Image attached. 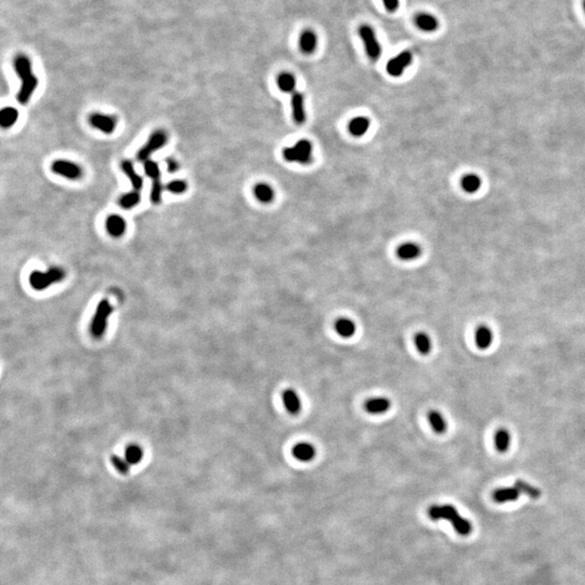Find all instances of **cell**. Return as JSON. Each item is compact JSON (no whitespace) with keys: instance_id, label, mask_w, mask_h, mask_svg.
<instances>
[{"instance_id":"2e32d148","label":"cell","mask_w":585,"mask_h":585,"mask_svg":"<svg viewBox=\"0 0 585 585\" xmlns=\"http://www.w3.org/2000/svg\"><path fill=\"white\" fill-rule=\"evenodd\" d=\"M461 186L468 194H475L480 191L481 186H483V179L475 173H469L462 177Z\"/></svg>"},{"instance_id":"52a82bcc","label":"cell","mask_w":585,"mask_h":585,"mask_svg":"<svg viewBox=\"0 0 585 585\" xmlns=\"http://www.w3.org/2000/svg\"><path fill=\"white\" fill-rule=\"evenodd\" d=\"M167 142V135L163 130H156L150 136L147 143L141 148L137 153V159L139 162L145 163L150 159V156L156 151L162 149Z\"/></svg>"},{"instance_id":"d6a6232c","label":"cell","mask_w":585,"mask_h":585,"mask_svg":"<svg viewBox=\"0 0 585 585\" xmlns=\"http://www.w3.org/2000/svg\"><path fill=\"white\" fill-rule=\"evenodd\" d=\"M515 487L519 490V492L525 493L526 495L530 496L533 499H537L542 495V492L539 488L531 486L530 484L526 483L525 480H517L515 483Z\"/></svg>"},{"instance_id":"9c48e42d","label":"cell","mask_w":585,"mask_h":585,"mask_svg":"<svg viewBox=\"0 0 585 585\" xmlns=\"http://www.w3.org/2000/svg\"><path fill=\"white\" fill-rule=\"evenodd\" d=\"M413 59V55L410 51H403L400 54L395 55L393 59L389 60V62L387 63V72H388L389 75L393 77H398L401 76L402 73L404 72V70L407 69L409 65L411 64Z\"/></svg>"},{"instance_id":"7c38bea8","label":"cell","mask_w":585,"mask_h":585,"mask_svg":"<svg viewBox=\"0 0 585 585\" xmlns=\"http://www.w3.org/2000/svg\"><path fill=\"white\" fill-rule=\"evenodd\" d=\"M291 111L292 118L297 124H303L306 120V110H305V97L303 93L294 92L291 97Z\"/></svg>"},{"instance_id":"f35d334b","label":"cell","mask_w":585,"mask_h":585,"mask_svg":"<svg viewBox=\"0 0 585 585\" xmlns=\"http://www.w3.org/2000/svg\"><path fill=\"white\" fill-rule=\"evenodd\" d=\"M582 6H583V10H584V13H585V0H583Z\"/></svg>"},{"instance_id":"603a6c76","label":"cell","mask_w":585,"mask_h":585,"mask_svg":"<svg viewBox=\"0 0 585 585\" xmlns=\"http://www.w3.org/2000/svg\"><path fill=\"white\" fill-rule=\"evenodd\" d=\"M422 253L420 245L415 243H404L398 247L397 256L402 260H412L417 258Z\"/></svg>"},{"instance_id":"d6986e66","label":"cell","mask_w":585,"mask_h":585,"mask_svg":"<svg viewBox=\"0 0 585 585\" xmlns=\"http://www.w3.org/2000/svg\"><path fill=\"white\" fill-rule=\"evenodd\" d=\"M519 495H520V492H519V490L516 487L514 488L508 487V488L496 489L492 494V498L494 502L502 504V503L517 501Z\"/></svg>"},{"instance_id":"9a60e30c","label":"cell","mask_w":585,"mask_h":585,"mask_svg":"<svg viewBox=\"0 0 585 585\" xmlns=\"http://www.w3.org/2000/svg\"><path fill=\"white\" fill-rule=\"evenodd\" d=\"M391 407V402L389 399L385 397H376L371 398L367 400L364 404V408L367 413L370 414H384L388 411Z\"/></svg>"},{"instance_id":"e0dca14e","label":"cell","mask_w":585,"mask_h":585,"mask_svg":"<svg viewBox=\"0 0 585 585\" xmlns=\"http://www.w3.org/2000/svg\"><path fill=\"white\" fill-rule=\"evenodd\" d=\"M120 168H121V171L124 172V174L128 177V179L130 180L131 184H133L135 190L140 191L143 186V179L140 175L137 174L133 162H130V160H128V159L122 160L121 164H120Z\"/></svg>"},{"instance_id":"83f0119b","label":"cell","mask_w":585,"mask_h":585,"mask_svg":"<svg viewBox=\"0 0 585 585\" xmlns=\"http://www.w3.org/2000/svg\"><path fill=\"white\" fill-rule=\"evenodd\" d=\"M141 201V195L139 191H131L128 193H125L124 195L120 196V199L118 201L119 206L121 208L124 210H130V208H134L135 206H137Z\"/></svg>"},{"instance_id":"f546056e","label":"cell","mask_w":585,"mask_h":585,"mask_svg":"<svg viewBox=\"0 0 585 585\" xmlns=\"http://www.w3.org/2000/svg\"><path fill=\"white\" fill-rule=\"evenodd\" d=\"M255 196L262 202V203H269L275 197V192H273L272 187L266 183H258L254 189Z\"/></svg>"},{"instance_id":"4fadbf2b","label":"cell","mask_w":585,"mask_h":585,"mask_svg":"<svg viewBox=\"0 0 585 585\" xmlns=\"http://www.w3.org/2000/svg\"><path fill=\"white\" fill-rule=\"evenodd\" d=\"M282 401L289 414L296 415L300 412L301 401L298 393L294 389H286L283 391Z\"/></svg>"},{"instance_id":"1f68e13d","label":"cell","mask_w":585,"mask_h":585,"mask_svg":"<svg viewBox=\"0 0 585 585\" xmlns=\"http://www.w3.org/2000/svg\"><path fill=\"white\" fill-rule=\"evenodd\" d=\"M414 343L422 354H428L431 350V341L426 333L420 332L414 337Z\"/></svg>"},{"instance_id":"ac0fdd59","label":"cell","mask_w":585,"mask_h":585,"mask_svg":"<svg viewBox=\"0 0 585 585\" xmlns=\"http://www.w3.org/2000/svg\"><path fill=\"white\" fill-rule=\"evenodd\" d=\"M107 230L113 238H119L126 231V221L118 215H112L107 219Z\"/></svg>"},{"instance_id":"5bb4252c","label":"cell","mask_w":585,"mask_h":585,"mask_svg":"<svg viewBox=\"0 0 585 585\" xmlns=\"http://www.w3.org/2000/svg\"><path fill=\"white\" fill-rule=\"evenodd\" d=\"M414 22L415 25H416L420 30L424 31V32H427V33H431V32H435L438 30L439 27V21L438 18L429 13H419L414 18Z\"/></svg>"},{"instance_id":"3957f363","label":"cell","mask_w":585,"mask_h":585,"mask_svg":"<svg viewBox=\"0 0 585 585\" xmlns=\"http://www.w3.org/2000/svg\"><path fill=\"white\" fill-rule=\"evenodd\" d=\"M283 157L287 162L309 164L312 157V145L308 140H299L295 145L283 150Z\"/></svg>"},{"instance_id":"ba28073f","label":"cell","mask_w":585,"mask_h":585,"mask_svg":"<svg viewBox=\"0 0 585 585\" xmlns=\"http://www.w3.org/2000/svg\"><path fill=\"white\" fill-rule=\"evenodd\" d=\"M51 171L56 175L70 179V180H77L82 176L81 167L67 159H56L51 165Z\"/></svg>"},{"instance_id":"e575fe53","label":"cell","mask_w":585,"mask_h":585,"mask_svg":"<svg viewBox=\"0 0 585 585\" xmlns=\"http://www.w3.org/2000/svg\"><path fill=\"white\" fill-rule=\"evenodd\" d=\"M126 455H127V459L130 462L131 464H136L141 458H142V451H141V449L136 447V446H131L128 448V450L126 452Z\"/></svg>"},{"instance_id":"44dd1931","label":"cell","mask_w":585,"mask_h":585,"mask_svg":"<svg viewBox=\"0 0 585 585\" xmlns=\"http://www.w3.org/2000/svg\"><path fill=\"white\" fill-rule=\"evenodd\" d=\"M318 45V37L316 33L311 30H306L301 33L299 37V48L306 54H311L315 52Z\"/></svg>"},{"instance_id":"cb8c5ba5","label":"cell","mask_w":585,"mask_h":585,"mask_svg":"<svg viewBox=\"0 0 585 585\" xmlns=\"http://www.w3.org/2000/svg\"><path fill=\"white\" fill-rule=\"evenodd\" d=\"M356 329H357V326H356L354 322L352 320L348 319V318H341L335 322L336 333L344 338L352 337L354 335Z\"/></svg>"},{"instance_id":"6da1fadb","label":"cell","mask_w":585,"mask_h":585,"mask_svg":"<svg viewBox=\"0 0 585 585\" xmlns=\"http://www.w3.org/2000/svg\"><path fill=\"white\" fill-rule=\"evenodd\" d=\"M14 70L22 80L16 99L21 105H26L38 86V79L32 72L31 61L25 55H18L14 60Z\"/></svg>"},{"instance_id":"ffe728a7","label":"cell","mask_w":585,"mask_h":585,"mask_svg":"<svg viewBox=\"0 0 585 585\" xmlns=\"http://www.w3.org/2000/svg\"><path fill=\"white\" fill-rule=\"evenodd\" d=\"M292 455L300 462H309L316 456L315 447L308 442H299L292 448Z\"/></svg>"},{"instance_id":"484cf974","label":"cell","mask_w":585,"mask_h":585,"mask_svg":"<svg viewBox=\"0 0 585 585\" xmlns=\"http://www.w3.org/2000/svg\"><path fill=\"white\" fill-rule=\"evenodd\" d=\"M369 128H370V120L363 116L353 118L350 121V124H349V131L356 137L363 136L366 131L369 130Z\"/></svg>"},{"instance_id":"4316f807","label":"cell","mask_w":585,"mask_h":585,"mask_svg":"<svg viewBox=\"0 0 585 585\" xmlns=\"http://www.w3.org/2000/svg\"><path fill=\"white\" fill-rule=\"evenodd\" d=\"M428 421L432 430L436 433H445L447 431V422L439 411H430L428 414Z\"/></svg>"},{"instance_id":"836d02e7","label":"cell","mask_w":585,"mask_h":585,"mask_svg":"<svg viewBox=\"0 0 585 585\" xmlns=\"http://www.w3.org/2000/svg\"><path fill=\"white\" fill-rule=\"evenodd\" d=\"M165 187H166L167 191L172 192L174 194H181V193L186 191L187 184L183 180H174V181L169 182L168 184H166Z\"/></svg>"},{"instance_id":"30bf717a","label":"cell","mask_w":585,"mask_h":585,"mask_svg":"<svg viewBox=\"0 0 585 585\" xmlns=\"http://www.w3.org/2000/svg\"><path fill=\"white\" fill-rule=\"evenodd\" d=\"M89 122L92 127L97 128L98 130L102 131V133H105L107 135L114 133V130L116 128L115 117L101 114V113H93V114H91L89 116Z\"/></svg>"},{"instance_id":"8fae6325","label":"cell","mask_w":585,"mask_h":585,"mask_svg":"<svg viewBox=\"0 0 585 585\" xmlns=\"http://www.w3.org/2000/svg\"><path fill=\"white\" fill-rule=\"evenodd\" d=\"M111 312V307L107 300H103L98 307V312L94 317L93 323H92V332L93 335L99 337L103 329H106V322L108 315Z\"/></svg>"},{"instance_id":"d590c367","label":"cell","mask_w":585,"mask_h":585,"mask_svg":"<svg viewBox=\"0 0 585 585\" xmlns=\"http://www.w3.org/2000/svg\"><path fill=\"white\" fill-rule=\"evenodd\" d=\"M112 463L114 464V466L116 467V469L119 470L121 474H127V473H128L129 465L126 463L125 461H122L120 457L114 455V456L112 457Z\"/></svg>"},{"instance_id":"f1b7e54d","label":"cell","mask_w":585,"mask_h":585,"mask_svg":"<svg viewBox=\"0 0 585 585\" xmlns=\"http://www.w3.org/2000/svg\"><path fill=\"white\" fill-rule=\"evenodd\" d=\"M494 442H495V449L498 452L505 453L509 449V443H511V435H509V432L506 429H504V428L499 429L495 432Z\"/></svg>"},{"instance_id":"d4e9b609","label":"cell","mask_w":585,"mask_h":585,"mask_svg":"<svg viewBox=\"0 0 585 585\" xmlns=\"http://www.w3.org/2000/svg\"><path fill=\"white\" fill-rule=\"evenodd\" d=\"M18 119V111L13 107H6L0 112V126L3 128L12 127Z\"/></svg>"},{"instance_id":"8d00e7d4","label":"cell","mask_w":585,"mask_h":585,"mask_svg":"<svg viewBox=\"0 0 585 585\" xmlns=\"http://www.w3.org/2000/svg\"><path fill=\"white\" fill-rule=\"evenodd\" d=\"M384 6L385 8L388 10L389 12H394L398 10L399 8V0H383Z\"/></svg>"},{"instance_id":"7402d4cb","label":"cell","mask_w":585,"mask_h":585,"mask_svg":"<svg viewBox=\"0 0 585 585\" xmlns=\"http://www.w3.org/2000/svg\"><path fill=\"white\" fill-rule=\"evenodd\" d=\"M492 339H493V334L491 332V329H490L488 326L481 325L476 329L475 342L477 347L481 349V350H485V349H488L490 346H491Z\"/></svg>"},{"instance_id":"74e56055","label":"cell","mask_w":585,"mask_h":585,"mask_svg":"<svg viewBox=\"0 0 585 585\" xmlns=\"http://www.w3.org/2000/svg\"><path fill=\"white\" fill-rule=\"evenodd\" d=\"M166 163H167V169L169 173H177L178 169H179V164L176 162L174 158H167L166 159Z\"/></svg>"},{"instance_id":"8992f818","label":"cell","mask_w":585,"mask_h":585,"mask_svg":"<svg viewBox=\"0 0 585 585\" xmlns=\"http://www.w3.org/2000/svg\"><path fill=\"white\" fill-rule=\"evenodd\" d=\"M64 277H65V273L62 269L52 268L47 272L34 271L30 277V281H31V285L35 289L40 290V289L48 287L49 285L53 284V283H55V282L61 281Z\"/></svg>"},{"instance_id":"7a4b0ae2","label":"cell","mask_w":585,"mask_h":585,"mask_svg":"<svg viewBox=\"0 0 585 585\" xmlns=\"http://www.w3.org/2000/svg\"><path fill=\"white\" fill-rule=\"evenodd\" d=\"M428 515L432 520H439V519H446V520H449L452 524L453 528H454V530L459 535L466 536L473 531L471 523L467 520V519L461 517V515L456 511V508L453 505L449 504L432 505L429 508Z\"/></svg>"},{"instance_id":"277c9868","label":"cell","mask_w":585,"mask_h":585,"mask_svg":"<svg viewBox=\"0 0 585 585\" xmlns=\"http://www.w3.org/2000/svg\"><path fill=\"white\" fill-rule=\"evenodd\" d=\"M145 175L152 179V190H151V202L154 205H159L162 202L163 184L160 181V171L159 166L152 159H149L144 163Z\"/></svg>"},{"instance_id":"4dcf8cb0","label":"cell","mask_w":585,"mask_h":585,"mask_svg":"<svg viewBox=\"0 0 585 585\" xmlns=\"http://www.w3.org/2000/svg\"><path fill=\"white\" fill-rule=\"evenodd\" d=\"M277 81L279 88L284 92H291L296 87V78L290 73H281Z\"/></svg>"},{"instance_id":"5b68a950","label":"cell","mask_w":585,"mask_h":585,"mask_svg":"<svg viewBox=\"0 0 585 585\" xmlns=\"http://www.w3.org/2000/svg\"><path fill=\"white\" fill-rule=\"evenodd\" d=\"M359 36L364 44V49L369 58L373 61H376L380 58L382 53V47L377 40V37L375 34L374 28L370 25L363 24L359 27Z\"/></svg>"}]
</instances>
